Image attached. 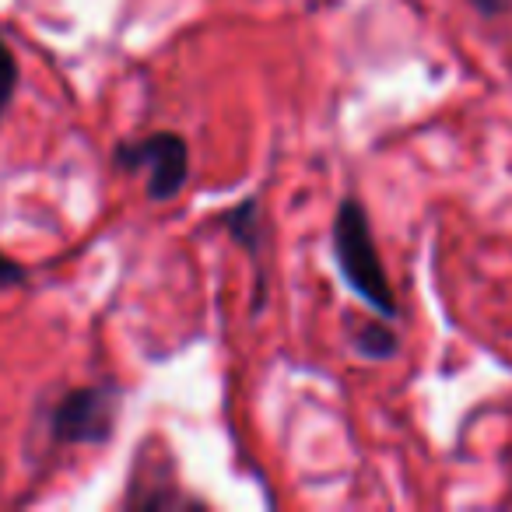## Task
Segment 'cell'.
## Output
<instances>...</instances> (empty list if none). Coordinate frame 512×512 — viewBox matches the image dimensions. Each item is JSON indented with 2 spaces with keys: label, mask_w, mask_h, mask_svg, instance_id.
<instances>
[{
  "label": "cell",
  "mask_w": 512,
  "mask_h": 512,
  "mask_svg": "<svg viewBox=\"0 0 512 512\" xmlns=\"http://www.w3.org/2000/svg\"><path fill=\"white\" fill-rule=\"evenodd\" d=\"M113 165L120 172H144V193L151 204H169L190 179V144L176 130L123 137L113 144Z\"/></svg>",
  "instance_id": "7a4b0ae2"
},
{
  "label": "cell",
  "mask_w": 512,
  "mask_h": 512,
  "mask_svg": "<svg viewBox=\"0 0 512 512\" xmlns=\"http://www.w3.org/2000/svg\"><path fill=\"white\" fill-rule=\"evenodd\" d=\"M334 264L341 271L344 285L369 306V313L383 320H397V295L390 288V274L383 267V253L372 235L369 211L358 197H344L334 211Z\"/></svg>",
  "instance_id": "6da1fadb"
},
{
  "label": "cell",
  "mask_w": 512,
  "mask_h": 512,
  "mask_svg": "<svg viewBox=\"0 0 512 512\" xmlns=\"http://www.w3.org/2000/svg\"><path fill=\"white\" fill-rule=\"evenodd\" d=\"M18 81H22V71H18L15 50L8 46V39L0 36V123H4V113L11 109V99L18 92Z\"/></svg>",
  "instance_id": "8992f818"
},
{
  "label": "cell",
  "mask_w": 512,
  "mask_h": 512,
  "mask_svg": "<svg viewBox=\"0 0 512 512\" xmlns=\"http://www.w3.org/2000/svg\"><path fill=\"white\" fill-rule=\"evenodd\" d=\"M467 4L477 11V15H484V18H502L505 11H509L512 0H467Z\"/></svg>",
  "instance_id": "ba28073f"
},
{
  "label": "cell",
  "mask_w": 512,
  "mask_h": 512,
  "mask_svg": "<svg viewBox=\"0 0 512 512\" xmlns=\"http://www.w3.org/2000/svg\"><path fill=\"white\" fill-rule=\"evenodd\" d=\"M29 281V267L18 264L15 256L0 253V288H18Z\"/></svg>",
  "instance_id": "52a82bcc"
},
{
  "label": "cell",
  "mask_w": 512,
  "mask_h": 512,
  "mask_svg": "<svg viewBox=\"0 0 512 512\" xmlns=\"http://www.w3.org/2000/svg\"><path fill=\"white\" fill-rule=\"evenodd\" d=\"M120 418V386L92 383L64 390L46 411V432L57 446H106Z\"/></svg>",
  "instance_id": "3957f363"
},
{
  "label": "cell",
  "mask_w": 512,
  "mask_h": 512,
  "mask_svg": "<svg viewBox=\"0 0 512 512\" xmlns=\"http://www.w3.org/2000/svg\"><path fill=\"white\" fill-rule=\"evenodd\" d=\"M351 348H355L358 358H369V362H390L400 351V337H397V330L390 327V320L372 316V320L358 323V327L351 330Z\"/></svg>",
  "instance_id": "5b68a950"
},
{
  "label": "cell",
  "mask_w": 512,
  "mask_h": 512,
  "mask_svg": "<svg viewBox=\"0 0 512 512\" xmlns=\"http://www.w3.org/2000/svg\"><path fill=\"white\" fill-rule=\"evenodd\" d=\"M221 221H225L232 242H239V246L246 249L249 260H253V267H256L253 306H249V313L260 316L267 309V228H264V207H260V197H246Z\"/></svg>",
  "instance_id": "277c9868"
}]
</instances>
